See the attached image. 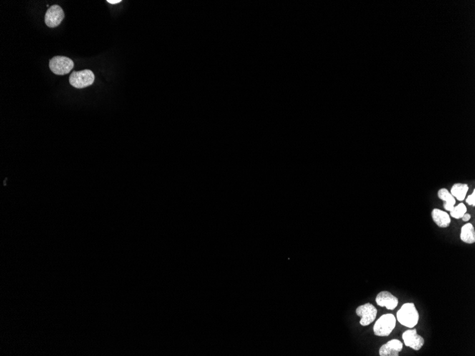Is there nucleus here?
<instances>
[{"label": "nucleus", "instance_id": "nucleus-1", "mask_svg": "<svg viewBox=\"0 0 475 356\" xmlns=\"http://www.w3.org/2000/svg\"><path fill=\"white\" fill-rule=\"evenodd\" d=\"M397 320L402 325L414 328L419 321V313L413 303H406L397 312Z\"/></svg>", "mask_w": 475, "mask_h": 356}, {"label": "nucleus", "instance_id": "nucleus-2", "mask_svg": "<svg viewBox=\"0 0 475 356\" xmlns=\"http://www.w3.org/2000/svg\"><path fill=\"white\" fill-rule=\"evenodd\" d=\"M396 319L391 314L381 316L373 326V332L377 336H388L396 327Z\"/></svg>", "mask_w": 475, "mask_h": 356}, {"label": "nucleus", "instance_id": "nucleus-3", "mask_svg": "<svg viewBox=\"0 0 475 356\" xmlns=\"http://www.w3.org/2000/svg\"><path fill=\"white\" fill-rule=\"evenodd\" d=\"M74 67V61L66 56H54L49 61L50 70L56 75H66L73 70Z\"/></svg>", "mask_w": 475, "mask_h": 356}, {"label": "nucleus", "instance_id": "nucleus-4", "mask_svg": "<svg viewBox=\"0 0 475 356\" xmlns=\"http://www.w3.org/2000/svg\"><path fill=\"white\" fill-rule=\"evenodd\" d=\"M95 81V75L92 71L83 70L74 71L69 77V83L76 89H84L92 85Z\"/></svg>", "mask_w": 475, "mask_h": 356}, {"label": "nucleus", "instance_id": "nucleus-5", "mask_svg": "<svg viewBox=\"0 0 475 356\" xmlns=\"http://www.w3.org/2000/svg\"><path fill=\"white\" fill-rule=\"evenodd\" d=\"M357 316L361 317L360 324L363 326H366L371 324L376 319L377 309L374 306L370 303L358 306L356 310Z\"/></svg>", "mask_w": 475, "mask_h": 356}, {"label": "nucleus", "instance_id": "nucleus-6", "mask_svg": "<svg viewBox=\"0 0 475 356\" xmlns=\"http://www.w3.org/2000/svg\"><path fill=\"white\" fill-rule=\"evenodd\" d=\"M64 12L59 5L51 6L45 14V23L50 28L57 27L64 19Z\"/></svg>", "mask_w": 475, "mask_h": 356}, {"label": "nucleus", "instance_id": "nucleus-7", "mask_svg": "<svg viewBox=\"0 0 475 356\" xmlns=\"http://www.w3.org/2000/svg\"><path fill=\"white\" fill-rule=\"evenodd\" d=\"M405 345L411 348L415 351H419L425 344V340L422 336L417 334L416 329L413 330L405 331L402 335Z\"/></svg>", "mask_w": 475, "mask_h": 356}, {"label": "nucleus", "instance_id": "nucleus-8", "mask_svg": "<svg viewBox=\"0 0 475 356\" xmlns=\"http://www.w3.org/2000/svg\"><path fill=\"white\" fill-rule=\"evenodd\" d=\"M376 304L381 307H386L388 310L396 309L398 304V299L388 291L380 292L376 298Z\"/></svg>", "mask_w": 475, "mask_h": 356}, {"label": "nucleus", "instance_id": "nucleus-9", "mask_svg": "<svg viewBox=\"0 0 475 356\" xmlns=\"http://www.w3.org/2000/svg\"><path fill=\"white\" fill-rule=\"evenodd\" d=\"M403 350V344L399 340L393 339L381 346L379 349L380 356H398Z\"/></svg>", "mask_w": 475, "mask_h": 356}, {"label": "nucleus", "instance_id": "nucleus-10", "mask_svg": "<svg viewBox=\"0 0 475 356\" xmlns=\"http://www.w3.org/2000/svg\"><path fill=\"white\" fill-rule=\"evenodd\" d=\"M432 217H433V221L440 228H448L451 224V219L448 213L438 208H435L432 211Z\"/></svg>", "mask_w": 475, "mask_h": 356}, {"label": "nucleus", "instance_id": "nucleus-11", "mask_svg": "<svg viewBox=\"0 0 475 356\" xmlns=\"http://www.w3.org/2000/svg\"><path fill=\"white\" fill-rule=\"evenodd\" d=\"M438 198L442 200L443 203V206L445 209L448 211H451L455 205H456V198L451 194V192L448 191L446 188H441L438 193Z\"/></svg>", "mask_w": 475, "mask_h": 356}, {"label": "nucleus", "instance_id": "nucleus-12", "mask_svg": "<svg viewBox=\"0 0 475 356\" xmlns=\"http://www.w3.org/2000/svg\"><path fill=\"white\" fill-rule=\"evenodd\" d=\"M461 239L468 244H473L475 242V231L471 223H467L462 228Z\"/></svg>", "mask_w": 475, "mask_h": 356}, {"label": "nucleus", "instance_id": "nucleus-13", "mask_svg": "<svg viewBox=\"0 0 475 356\" xmlns=\"http://www.w3.org/2000/svg\"><path fill=\"white\" fill-rule=\"evenodd\" d=\"M468 190H469V187L468 184L458 183L452 187L451 193L458 201H463L466 198Z\"/></svg>", "mask_w": 475, "mask_h": 356}, {"label": "nucleus", "instance_id": "nucleus-14", "mask_svg": "<svg viewBox=\"0 0 475 356\" xmlns=\"http://www.w3.org/2000/svg\"><path fill=\"white\" fill-rule=\"evenodd\" d=\"M467 213V208L464 203H461L451 211V216L456 219H460L463 218V216Z\"/></svg>", "mask_w": 475, "mask_h": 356}, {"label": "nucleus", "instance_id": "nucleus-15", "mask_svg": "<svg viewBox=\"0 0 475 356\" xmlns=\"http://www.w3.org/2000/svg\"><path fill=\"white\" fill-rule=\"evenodd\" d=\"M467 203L470 206H475V191H473V193L468 196L466 199Z\"/></svg>", "mask_w": 475, "mask_h": 356}, {"label": "nucleus", "instance_id": "nucleus-16", "mask_svg": "<svg viewBox=\"0 0 475 356\" xmlns=\"http://www.w3.org/2000/svg\"><path fill=\"white\" fill-rule=\"evenodd\" d=\"M106 1L113 5V4H119V3L122 2V0H107Z\"/></svg>", "mask_w": 475, "mask_h": 356}, {"label": "nucleus", "instance_id": "nucleus-17", "mask_svg": "<svg viewBox=\"0 0 475 356\" xmlns=\"http://www.w3.org/2000/svg\"><path fill=\"white\" fill-rule=\"evenodd\" d=\"M463 218V221H465V222L468 221H470V220H471V215L468 214V213H466V214H465L464 216H463V218Z\"/></svg>", "mask_w": 475, "mask_h": 356}]
</instances>
